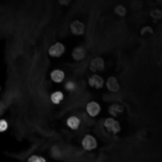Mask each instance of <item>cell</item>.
<instances>
[{
  "mask_svg": "<svg viewBox=\"0 0 162 162\" xmlns=\"http://www.w3.org/2000/svg\"><path fill=\"white\" fill-rule=\"evenodd\" d=\"M114 11L116 14L120 17L125 16L127 13V10L126 7L120 4L115 6Z\"/></svg>",
  "mask_w": 162,
  "mask_h": 162,
  "instance_id": "14",
  "label": "cell"
},
{
  "mask_svg": "<svg viewBox=\"0 0 162 162\" xmlns=\"http://www.w3.org/2000/svg\"><path fill=\"white\" fill-rule=\"evenodd\" d=\"M64 95L62 92L57 91L53 92L50 96L51 102L55 105H58L63 100Z\"/></svg>",
  "mask_w": 162,
  "mask_h": 162,
  "instance_id": "12",
  "label": "cell"
},
{
  "mask_svg": "<svg viewBox=\"0 0 162 162\" xmlns=\"http://www.w3.org/2000/svg\"><path fill=\"white\" fill-rule=\"evenodd\" d=\"M88 83L92 87L97 89L102 88L104 85V82L103 78L97 74H94L88 79Z\"/></svg>",
  "mask_w": 162,
  "mask_h": 162,
  "instance_id": "7",
  "label": "cell"
},
{
  "mask_svg": "<svg viewBox=\"0 0 162 162\" xmlns=\"http://www.w3.org/2000/svg\"><path fill=\"white\" fill-rule=\"evenodd\" d=\"M64 87L67 91L72 92L76 90L77 85L75 82L72 80H69L65 83Z\"/></svg>",
  "mask_w": 162,
  "mask_h": 162,
  "instance_id": "16",
  "label": "cell"
},
{
  "mask_svg": "<svg viewBox=\"0 0 162 162\" xmlns=\"http://www.w3.org/2000/svg\"><path fill=\"white\" fill-rule=\"evenodd\" d=\"M85 110L87 114L91 118H95L101 113L102 107L98 101L92 100L88 101L85 106Z\"/></svg>",
  "mask_w": 162,
  "mask_h": 162,
  "instance_id": "2",
  "label": "cell"
},
{
  "mask_svg": "<svg viewBox=\"0 0 162 162\" xmlns=\"http://www.w3.org/2000/svg\"><path fill=\"white\" fill-rule=\"evenodd\" d=\"M103 127L108 133L112 134H117L121 130V126L119 122L112 116L106 118L103 121Z\"/></svg>",
  "mask_w": 162,
  "mask_h": 162,
  "instance_id": "1",
  "label": "cell"
},
{
  "mask_svg": "<svg viewBox=\"0 0 162 162\" xmlns=\"http://www.w3.org/2000/svg\"><path fill=\"white\" fill-rule=\"evenodd\" d=\"M27 162H46V159L42 156L33 155L28 159Z\"/></svg>",
  "mask_w": 162,
  "mask_h": 162,
  "instance_id": "17",
  "label": "cell"
},
{
  "mask_svg": "<svg viewBox=\"0 0 162 162\" xmlns=\"http://www.w3.org/2000/svg\"><path fill=\"white\" fill-rule=\"evenodd\" d=\"M65 75L64 72L62 70L56 69L51 72L50 77L53 82L56 83H59L64 80Z\"/></svg>",
  "mask_w": 162,
  "mask_h": 162,
  "instance_id": "11",
  "label": "cell"
},
{
  "mask_svg": "<svg viewBox=\"0 0 162 162\" xmlns=\"http://www.w3.org/2000/svg\"><path fill=\"white\" fill-rule=\"evenodd\" d=\"M72 56L75 60L80 61L82 59L85 57V51L82 47L78 46L75 48L73 50Z\"/></svg>",
  "mask_w": 162,
  "mask_h": 162,
  "instance_id": "13",
  "label": "cell"
},
{
  "mask_svg": "<svg viewBox=\"0 0 162 162\" xmlns=\"http://www.w3.org/2000/svg\"><path fill=\"white\" fill-rule=\"evenodd\" d=\"M124 108L122 105L114 103L110 105L108 107V112L111 116L116 118L122 114L124 111Z\"/></svg>",
  "mask_w": 162,
  "mask_h": 162,
  "instance_id": "8",
  "label": "cell"
},
{
  "mask_svg": "<svg viewBox=\"0 0 162 162\" xmlns=\"http://www.w3.org/2000/svg\"><path fill=\"white\" fill-rule=\"evenodd\" d=\"M8 123L4 119H1L0 121V131L4 132L7 130L8 128Z\"/></svg>",
  "mask_w": 162,
  "mask_h": 162,
  "instance_id": "18",
  "label": "cell"
},
{
  "mask_svg": "<svg viewBox=\"0 0 162 162\" xmlns=\"http://www.w3.org/2000/svg\"><path fill=\"white\" fill-rule=\"evenodd\" d=\"M106 85L108 90L111 92H116L119 89V86L118 81L113 76L110 77L108 79Z\"/></svg>",
  "mask_w": 162,
  "mask_h": 162,
  "instance_id": "10",
  "label": "cell"
},
{
  "mask_svg": "<svg viewBox=\"0 0 162 162\" xmlns=\"http://www.w3.org/2000/svg\"><path fill=\"white\" fill-rule=\"evenodd\" d=\"M149 16L153 19L156 20L162 19V10L159 8H154L149 13Z\"/></svg>",
  "mask_w": 162,
  "mask_h": 162,
  "instance_id": "15",
  "label": "cell"
},
{
  "mask_svg": "<svg viewBox=\"0 0 162 162\" xmlns=\"http://www.w3.org/2000/svg\"><path fill=\"white\" fill-rule=\"evenodd\" d=\"M81 144L83 148L87 150H91L95 148L97 146V140L92 134H86L83 137Z\"/></svg>",
  "mask_w": 162,
  "mask_h": 162,
  "instance_id": "3",
  "label": "cell"
},
{
  "mask_svg": "<svg viewBox=\"0 0 162 162\" xmlns=\"http://www.w3.org/2000/svg\"><path fill=\"white\" fill-rule=\"evenodd\" d=\"M104 66L103 59L100 57H96L92 60L90 65V69L94 72L97 70L101 71L104 70Z\"/></svg>",
  "mask_w": 162,
  "mask_h": 162,
  "instance_id": "9",
  "label": "cell"
},
{
  "mask_svg": "<svg viewBox=\"0 0 162 162\" xmlns=\"http://www.w3.org/2000/svg\"><path fill=\"white\" fill-rule=\"evenodd\" d=\"M156 1L158 2H162V0H155Z\"/></svg>",
  "mask_w": 162,
  "mask_h": 162,
  "instance_id": "20",
  "label": "cell"
},
{
  "mask_svg": "<svg viewBox=\"0 0 162 162\" xmlns=\"http://www.w3.org/2000/svg\"><path fill=\"white\" fill-rule=\"evenodd\" d=\"M70 1L71 0H58L60 4L64 5H68L70 4Z\"/></svg>",
  "mask_w": 162,
  "mask_h": 162,
  "instance_id": "19",
  "label": "cell"
},
{
  "mask_svg": "<svg viewBox=\"0 0 162 162\" xmlns=\"http://www.w3.org/2000/svg\"><path fill=\"white\" fill-rule=\"evenodd\" d=\"M65 47L60 42H57L51 45L48 49V53L51 57L58 58L62 56L64 52Z\"/></svg>",
  "mask_w": 162,
  "mask_h": 162,
  "instance_id": "5",
  "label": "cell"
},
{
  "mask_svg": "<svg viewBox=\"0 0 162 162\" xmlns=\"http://www.w3.org/2000/svg\"><path fill=\"white\" fill-rule=\"evenodd\" d=\"M82 121L80 117L76 115H72L68 116L66 120L67 127L70 130L76 131L80 128Z\"/></svg>",
  "mask_w": 162,
  "mask_h": 162,
  "instance_id": "4",
  "label": "cell"
},
{
  "mask_svg": "<svg viewBox=\"0 0 162 162\" xmlns=\"http://www.w3.org/2000/svg\"><path fill=\"white\" fill-rule=\"evenodd\" d=\"M70 28L71 33L77 36L82 34L85 29L84 24L78 20H75L72 22L70 24Z\"/></svg>",
  "mask_w": 162,
  "mask_h": 162,
  "instance_id": "6",
  "label": "cell"
}]
</instances>
